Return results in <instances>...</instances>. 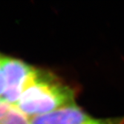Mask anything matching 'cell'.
<instances>
[{"mask_svg":"<svg viewBox=\"0 0 124 124\" xmlns=\"http://www.w3.org/2000/svg\"><path fill=\"white\" fill-rule=\"evenodd\" d=\"M75 97L74 90L54 73L36 68L16 105L33 117L74 105Z\"/></svg>","mask_w":124,"mask_h":124,"instance_id":"1","label":"cell"},{"mask_svg":"<svg viewBox=\"0 0 124 124\" xmlns=\"http://www.w3.org/2000/svg\"><path fill=\"white\" fill-rule=\"evenodd\" d=\"M0 64L6 85L2 99L9 103L16 105L28 85L36 68L21 60L4 55L0 57Z\"/></svg>","mask_w":124,"mask_h":124,"instance_id":"2","label":"cell"},{"mask_svg":"<svg viewBox=\"0 0 124 124\" xmlns=\"http://www.w3.org/2000/svg\"><path fill=\"white\" fill-rule=\"evenodd\" d=\"M31 124H124V117L95 118L74 104L33 117Z\"/></svg>","mask_w":124,"mask_h":124,"instance_id":"3","label":"cell"},{"mask_svg":"<svg viewBox=\"0 0 124 124\" xmlns=\"http://www.w3.org/2000/svg\"><path fill=\"white\" fill-rule=\"evenodd\" d=\"M0 124H31V120L16 105L0 98Z\"/></svg>","mask_w":124,"mask_h":124,"instance_id":"4","label":"cell"},{"mask_svg":"<svg viewBox=\"0 0 124 124\" xmlns=\"http://www.w3.org/2000/svg\"><path fill=\"white\" fill-rule=\"evenodd\" d=\"M0 57H1V55H0ZM5 76L2 71V69L1 67V64H0V98H2L5 90Z\"/></svg>","mask_w":124,"mask_h":124,"instance_id":"5","label":"cell"}]
</instances>
